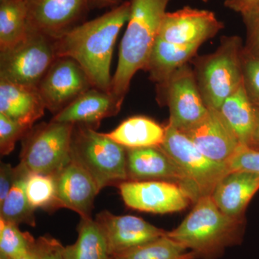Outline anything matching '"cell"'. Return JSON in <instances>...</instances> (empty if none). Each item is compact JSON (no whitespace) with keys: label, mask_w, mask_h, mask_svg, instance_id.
<instances>
[{"label":"cell","mask_w":259,"mask_h":259,"mask_svg":"<svg viewBox=\"0 0 259 259\" xmlns=\"http://www.w3.org/2000/svg\"><path fill=\"white\" fill-rule=\"evenodd\" d=\"M28 31L23 0L0 2V51L14 47Z\"/></svg>","instance_id":"26"},{"label":"cell","mask_w":259,"mask_h":259,"mask_svg":"<svg viewBox=\"0 0 259 259\" xmlns=\"http://www.w3.org/2000/svg\"><path fill=\"white\" fill-rule=\"evenodd\" d=\"M47 109L37 87L0 79V113L22 125L33 127Z\"/></svg>","instance_id":"19"},{"label":"cell","mask_w":259,"mask_h":259,"mask_svg":"<svg viewBox=\"0 0 259 259\" xmlns=\"http://www.w3.org/2000/svg\"><path fill=\"white\" fill-rule=\"evenodd\" d=\"M93 88L84 70L69 57L57 58L37 86L46 107L54 115Z\"/></svg>","instance_id":"11"},{"label":"cell","mask_w":259,"mask_h":259,"mask_svg":"<svg viewBox=\"0 0 259 259\" xmlns=\"http://www.w3.org/2000/svg\"><path fill=\"white\" fill-rule=\"evenodd\" d=\"M120 0H90V5L96 8H105L117 4Z\"/></svg>","instance_id":"37"},{"label":"cell","mask_w":259,"mask_h":259,"mask_svg":"<svg viewBox=\"0 0 259 259\" xmlns=\"http://www.w3.org/2000/svg\"><path fill=\"white\" fill-rule=\"evenodd\" d=\"M167 236L112 255L113 259H186L195 258L192 252Z\"/></svg>","instance_id":"27"},{"label":"cell","mask_w":259,"mask_h":259,"mask_svg":"<svg viewBox=\"0 0 259 259\" xmlns=\"http://www.w3.org/2000/svg\"><path fill=\"white\" fill-rule=\"evenodd\" d=\"M95 221L105 235L112 255L166 236L167 231L133 215H115L109 211L98 213Z\"/></svg>","instance_id":"15"},{"label":"cell","mask_w":259,"mask_h":259,"mask_svg":"<svg viewBox=\"0 0 259 259\" xmlns=\"http://www.w3.org/2000/svg\"><path fill=\"white\" fill-rule=\"evenodd\" d=\"M226 165L229 171H247L259 175V151L241 145Z\"/></svg>","instance_id":"32"},{"label":"cell","mask_w":259,"mask_h":259,"mask_svg":"<svg viewBox=\"0 0 259 259\" xmlns=\"http://www.w3.org/2000/svg\"><path fill=\"white\" fill-rule=\"evenodd\" d=\"M171 0H131L127 26L119 51L117 69L112 79L111 93L124 101L131 80L145 70L162 20Z\"/></svg>","instance_id":"2"},{"label":"cell","mask_w":259,"mask_h":259,"mask_svg":"<svg viewBox=\"0 0 259 259\" xmlns=\"http://www.w3.org/2000/svg\"><path fill=\"white\" fill-rule=\"evenodd\" d=\"M219 111L231 126L240 142L248 146L259 126V115L252 105L241 83L233 95L227 98Z\"/></svg>","instance_id":"22"},{"label":"cell","mask_w":259,"mask_h":259,"mask_svg":"<svg viewBox=\"0 0 259 259\" xmlns=\"http://www.w3.org/2000/svg\"><path fill=\"white\" fill-rule=\"evenodd\" d=\"M243 85L259 115V58L243 55Z\"/></svg>","instance_id":"31"},{"label":"cell","mask_w":259,"mask_h":259,"mask_svg":"<svg viewBox=\"0 0 259 259\" xmlns=\"http://www.w3.org/2000/svg\"><path fill=\"white\" fill-rule=\"evenodd\" d=\"M55 178L56 209H69L81 218H92L95 198L100 191L88 172L71 160Z\"/></svg>","instance_id":"16"},{"label":"cell","mask_w":259,"mask_h":259,"mask_svg":"<svg viewBox=\"0 0 259 259\" xmlns=\"http://www.w3.org/2000/svg\"><path fill=\"white\" fill-rule=\"evenodd\" d=\"M258 190V174L230 171L218 182L211 197L227 215L244 218L245 209Z\"/></svg>","instance_id":"20"},{"label":"cell","mask_w":259,"mask_h":259,"mask_svg":"<svg viewBox=\"0 0 259 259\" xmlns=\"http://www.w3.org/2000/svg\"><path fill=\"white\" fill-rule=\"evenodd\" d=\"M16 167L1 162L0 165V204L6 198L16 180Z\"/></svg>","instance_id":"35"},{"label":"cell","mask_w":259,"mask_h":259,"mask_svg":"<svg viewBox=\"0 0 259 259\" xmlns=\"http://www.w3.org/2000/svg\"><path fill=\"white\" fill-rule=\"evenodd\" d=\"M64 245L51 236L39 237L35 242V249L39 259H64Z\"/></svg>","instance_id":"34"},{"label":"cell","mask_w":259,"mask_h":259,"mask_svg":"<svg viewBox=\"0 0 259 259\" xmlns=\"http://www.w3.org/2000/svg\"><path fill=\"white\" fill-rule=\"evenodd\" d=\"M74 244L64 246V259H112L106 238L95 220L81 218Z\"/></svg>","instance_id":"24"},{"label":"cell","mask_w":259,"mask_h":259,"mask_svg":"<svg viewBox=\"0 0 259 259\" xmlns=\"http://www.w3.org/2000/svg\"><path fill=\"white\" fill-rule=\"evenodd\" d=\"M26 193L29 202L34 209L48 211L56 209L55 176L29 174L26 181Z\"/></svg>","instance_id":"29"},{"label":"cell","mask_w":259,"mask_h":259,"mask_svg":"<svg viewBox=\"0 0 259 259\" xmlns=\"http://www.w3.org/2000/svg\"><path fill=\"white\" fill-rule=\"evenodd\" d=\"M127 181H166L187 190L183 175L158 147L127 148Z\"/></svg>","instance_id":"18"},{"label":"cell","mask_w":259,"mask_h":259,"mask_svg":"<svg viewBox=\"0 0 259 259\" xmlns=\"http://www.w3.org/2000/svg\"><path fill=\"white\" fill-rule=\"evenodd\" d=\"M200 47L173 44L157 37L146 69L150 79L158 85L166 83L174 73L193 59Z\"/></svg>","instance_id":"21"},{"label":"cell","mask_w":259,"mask_h":259,"mask_svg":"<svg viewBox=\"0 0 259 259\" xmlns=\"http://www.w3.org/2000/svg\"><path fill=\"white\" fill-rule=\"evenodd\" d=\"M224 5L243 17L259 9V0H226Z\"/></svg>","instance_id":"36"},{"label":"cell","mask_w":259,"mask_h":259,"mask_svg":"<svg viewBox=\"0 0 259 259\" xmlns=\"http://www.w3.org/2000/svg\"><path fill=\"white\" fill-rule=\"evenodd\" d=\"M164 139L159 146L175 163L186 182V188L194 201L210 196L218 182L228 173L226 163L206 156L180 130L168 123Z\"/></svg>","instance_id":"6"},{"label":"cell","mask_w":259,"mask_h":259,"mask_svg":"<svg viewBox=\"0 0 259 259\" xmlns=\"http://www.w3.org/2000/svg\"><path fill=\"white\" fill-rule=\"evenodd\" d=\"M120 195L130 208L154 214L184 210L194 203L183 187L166 181H126L118 186Z\"/></svg>","instance_id":"9"},{"label":"cell","mask_w":259,"mask_h":259,"mask_svg":"<svg viewBox=\"0 0 259 259\" xmlns=\"http://www.w3.org/2000/svg\"><path fill=\"white\" fill-rule=\"evenodd\" d=\"M247 146L259 151V126L256 131H255L254 135H253L249 144Z\"/></svg>","instance_id":"38"},{"label":"cell","mask_w":259,"mask_h":259,"mask_svg":"<svg viewBox=\"0 0 259 259\" xmlns=\"http://www.w3.org/2000/svg\"><path fill=\"white\" fill-rule=\"evenodd\" d=\"M0 259H10L8 257L5 256V255L0 254Z\"/></svg>","instance_id":"40"},{"label":"cell","mask_w":259,"mask_h":259,"mask_svg":"<svg viewBox=\"0 0 259 259\" xmlns=\"http://www.w3.org/2000/svg\"><path fill=\"white\" fill-rule=\"evenodd\" d=\"M14 185L6 198L0 204V218L20 226L26 224L35 227V209L29 202L26 193V181L30 172L18 164Z\"/></svg>","instance_id":"25"},{"label":"cell","mask_w":259,"mask_h":259,"mask_svg":"<svg viewBox=\"0 0 259 259\" xmlns=\"http://www.w3.org/2000/svg\"><path fill=\"white\" fill-rule=\"evenodd\" d=\"M186 259H194L193 258H186Z\"/></svg>","instance_id":"42"},{"label":"cell","mask_w":259,"mask_h":259,"mask_svg":"<svg viewBox=\"0 0 259 259\" xmlns=\"http://www.w3.org/2000/svg\"><path fill=\"white\" fill-rule=\"evenodd\" d=\"M5 1V0H0V2Z\"/></svg>","instance_id":"43"},{"label":"cell","mask_w":259,"mask_h":259,"mask_svg":"<svg viewBox=\"0 0 259 259\" xmlns=\"http://www.w3.org/2000/svg\"><path fill=\"white\" fill-rule=\"evenodd\" d=\"M71 160L93 179L99 190L127 181V148L106 134L74 125L71 145Z\"/></svg>","instance_id":"4"},{"label":"cell","mask_w":259,"mask_h":259,"mask_svg":"<svg viewBox=\"0 0 259 259\" xmlns=\"http://www.w3.org/2000/svg\"><path fill=\"white\" fill-rule=\"evenodd\" d=\"M22 125L0 113V153L1 156H8L13 152L16 143L23 139L31 129Z\"/></svg>","instance_id":"30"},{"label":"cell","mask_w":259,"mask_h":259,"mask_svg":"<svg viewBox=\"0 0 259 259\" xmlns=\"http://www.w3.org/2000/svg\"><path fill=\"white\" fill-rule=\"evenodd\" d=\"M131 1L76 25L55 40L57 58L74 59L84 70L93 88L111 92L110 66L117 35L128 21Z\"/></svg>","instance_id":"1"},{"label":"cell","mask_w":259,"mask_h":259,"mask_svg":"<svg viewBox=\"0 0 259 259\" xmlns=\"http://www.w3.org/2000/svg\"><path fill=\"white\" fill-rule=\"evenodd\" d=\"M224 28L215 14L207 10L191 7L166 13L158 37L180 45H202Z\"/></svg>","instance_id":"13"},{"label":"cell","mask_w":259,"mask_h":259,"mask_svg":"<svg viewBox=\"0 0 259 259\" xmlns=\"http://www.w3.org/2000/svg\"><path fill=\"white\" fill-rule=\"evenodd\" d=\"M202 1H203L204 3H207V2H208V0H202Z\"/></svg>","instance_id":"41"},{"label":"cell","mask_w":259,"mask_h":259,"mask_svg":"<svg viewBox=\"0 0 259 259\" xmlns=\"http://www.w3.org/2000/svg\"><path fill=\"white\" fill-rule=\"evenodd\" d=\"M122 102L111 92L93 88L54 115L51 120L96 130L102 120L118 114Z\"/></svg>","instance_id":"17"},{"label":"cell","mask_w":259,"mask_h":259,"mask_svg":"<svg viewBox=\"0 0 259 259\" xmlns=\"http://www.w3.org/2000/svg\"><path fill=\"white\" fill-rule=\"evenodd\" d=\"M165 127L144 116L124 120L107 136L126 148L159 147L164 139Z\"/></svg>","instance_id":"23"},{"label":"cell","mask_w":259,"mask_h":259,"mask_svg":"<svg viewBox=\"0 0 259 259\" xmlns=\"http://www.w3.org/2000/svg\"><path fill=\"white\" fill-rule=\"evenodd\" d=\"M112 259H113V258H112Z\"/></svg>","instance_id":"44"},{"label":"cell","mask_w":259,"mask_h":259,"mask_svg":"<svg viewBox=\"0 0 259 259\" xmlns=\"http://www.w3.org/2000/svg\"><path fill=\"white\" fill-rule=\"evenodd\" d=\"M56 59L55 40L28 27L21 41L0 51V79L37 87Z\"/></svg>","instance_id":"8"},{"label":"cell","mask_w":259,"mask_h":259,"mask_svg":"<svg viewBox=\"0 0 259 259\" xmlns=\"http://www.w3.org/2000/svg\"><path fill=\"white\" fill-rule=\"evenodd\" d=\"M180 131L206 156L226 164L242 145L219 110L209 107L200 120Z\"/></svg>","instance_id":"14"},{"label":"cell","mask_w":259,"mask_h":259,"mask_svg":"<svg viewBox=\"0 0 259 259\" xmlns=\"http://www.w3.org/2000/svg\"><path fill=\"white\" fill-rule=\"evenodd\" d=\"M35 242L28 232L20 231L18 225L0 218V254L19 258L32 250Z\"/></svg>","instance_id":"28"},{"label":"cell","mask_w":259,"mask_h":259,"mask_svg":"<svg viewBox=\"0 0 259 259\" xmlns=\"http://www.w3.org/2000/svg\"><path fill=\"white\" fill-rule=\"evenodd\" d=\"M163 91L169 108L168 124L183 131L200 120L208 111L199 93L194 70L188 64L171 75L166 83L158 85Z\"/></svg>","instance_id":"10"},{"label":"cell","mask_w":259,"mask_h":259,"mask_svg":"<svg viewBox=\"0 0 259 259\" xmlns=\"http://www.w3.org/2000/svg\"><path fill=\"white\" fill-rule=\"evenodd\" d=\"M243 46L241 37H226L217 50L196 59L194 70L199 93L209 108L219 110L243 80Z\"/></svg>","instance_id":"5"},{"label":"cell","mask_w":259,"mask_h":259,"mask_svg":"<svg viewBox=\"0 0 259 259\" xmlns=\"http://www.w3.org/2000/svg\"><path fill=\"white\" fill-rule=\"evenodd\" d=\"M246 27V40L243 52L246 55L259 58V9L243 16Z\"/></svg>","instance_id":"33"},{"label":"cell","mask_w":259,"mask_h":259,"mask_svg":"<svg viewBox=\"0 0 259 259\" xmlns=\"http://www.w3.org/2000/svg\"><path fill=\"white\" fill-rule=\"evenodd\" d=\"M244 224V218L227 215L211 195L204 196L176 229L167 231V236L190 249L195 258L214 259L227 247L239 243Z\"/></svg>","instance_id":"3"},{"label":"cell","mask_w":259,"mask_h":259,"mask_svg":"<svg viewBox=\"0 0 259 259\" xmlns=\"http://www.w3.org/2000/svg\"><path fill=\"white\" fill-rule=\"evenodd\" d=\"M28 27L59 38L79 25L90 8V0H23Z\"/></svg>","instance_id":"12"},{"label":"cell","mask_w":259,"mask_h":259,"mask_svg":"<svg viewBox=\"0 0 259 259\" xmlns=\"http://www.w3.org/2000/svg\"><path fill=\"white\" fill-rule=\"evenodd\" d=\"M74 126L51 120L32 127L23 139L19 164L30 173L56 176L71 161Z\"/></svg>","instance_id":"7"},{"label":"cell","mask_w":259,"mask_h":259,"mask_svg":"<svg viewBox=\"0 0 259 259\" xmlns=\"http://www.w3.org/2000/svg\"><path fill=\"white\" fill-rule=\"evenodd\" d=\"M15 259H39L37 256L36 251H35V246L30 250V251L28 252L26 254L22 255V256L19 257Z\"/></svg>","instance_id":"39"}]
</instances>
